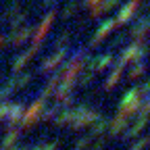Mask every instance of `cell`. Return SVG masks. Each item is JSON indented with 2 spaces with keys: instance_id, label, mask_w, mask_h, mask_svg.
<instances>
[{
  "instance_id": "6da1fadb",
  "label": "cell",
  "mask_w": 150,
  "mask_h": 150,
  "mask_svg": "<svg viewBox=\"0 0 150 150\" xmlns=\"http://www.w3.org/2000/svg\"><path fill=\"white\" fill-rule=\"evenodd\" d=\"M140 108V100H138V92L134 90V92H129L127 96L123 98V102H121V106H119V110H121V117H131L134 112Z\"/></svg>"
},
{
  "instance_id": "7a4b0ae2",
  "label": "cell",
  "mask_w": 150,
  "mask_h": 150,
  "mask_svg": "<svg viewBox=\"0 0 150 150\" xmlns=\"http://www.w3.org/2000/svg\"><path fill=\"white\" fill-rule=\"evenodd\" d=\"M71 117H75L73 119V127L75 129H81L83 125H88V123H92L94 119H96V115L90 112L88 108H79L77 112H71Z\"/></svg>"
},
{
  "instance_id": "3957f363",
  "label": "cell",
  "mask_w": 150,
  "mask_h": 150,
  "mask_svg": "<svg viewBox=\"0 0 150 150\" xmlns=\"http://www.w3.org/2000/svg\"><path fill=\"white\" fill-rule=\"evenodd\" d=\"M146 52H144V48L142 46H131V48H127L125 52H123V56H121V65H125V63H129L131 59H138V56H144Z\"/></svg>"
},
{
  "instance_id": "277c9868",
  "label": "cell",
  "mask_w": 150,
  "mask_h": 150,
  "mask_svg": "<svg viewBox=\"0 0 150 150\" xmlns=\"http://www.w3.org/2000/svg\"><path fill=\"white\" fill-rule=\"evenodd\" d=\"M138 4H140V0H131V2H129V4H127V6H125V8H123V11L119 13V15H117L119 19H117L115 23H125V21H129L131 13H134V11L138 8Z\"/></svg>"
},
{
  "instance_id": "5b68a950",
  "label": "cell",
  "mask_w": 150,
  "mask_h": 150,
  "mask_svg": "<svg viewBox=\"0 0 150 150\" xmlns=\"http://www.w3.org/2000/svg\"><path fill=\"white\" fill-rule=\"evenodd\" d=\"M44 106V100H38L31 108H29V112H27V117H25V127H29L31 123H35L38 121V115H40V108Z\"/></svg>"
},
{
  "instance_id": "8992f818",
  "label": "cell",
  "mask_w": 150,
  "mask_h": 150,
  "mask_svg": "<svg viewBox=\"0 0 150 150\" xmlns=\"http://www.w3.org/2000/svg\"><path fill=\"white\" fill-rule=\"evenodd\" d=\"M115 25H117V23L112 21V19H108V21H104V25H102V27H100V29L96 31V35H94V40H92V44H96L98 40H102V38H104V35H106V33H108V31H110L112 27H115Z\"/></svg>"
},
{
  "instance_id": "52a82bcc",
  "label": "cell",
  "mask_w": 150,
  "mask_h": 150,
  "mask_svg": "<svg viewBox=\"0 0 150 150\" xmlns=\"http://www.w3.org/2000/svg\"><path fill=\"white\" fill-rule=\"evenodd\" d=\"M52 19H54V15H52V13H50V15L44 19V25L40 27V31H38V35H35V44H38V42H40L42 38L46 35V31H48V27H50V23H52Z\"/></svg>"
},
{
  "instance_id": "ba28073f",
  "label": "cell",
  "mask_w": 150,
  "mask_h": 150,
  "mask_svg": "<svg viewBox=\"0 0 150 150\" xmlns=\"http://www.w3.org/2000/svg\"><path fill=\"white\" fill-rule=\"evenodd\" d=\"M121 71H123V65H117L115 71H112V75L106 79V88H112V86H115V81L119 79V75H121Z\"/></svg>"
},
{
  "instance_id": "9c48e42d",
  "label": "cell",
  "mask_w": 150,
  "mask_h": 150,
  "mask_svg": "<svg viewBox=\"0 0 150 150\" xmlns=\"http://www.w3.org/2000/svg\"><path fill=\"white\" fill-rule=\"evenodd\" d=\"M125 121H127V119L119 115V119H115V121H112V127H110V134H112V136H115V134H119V131H121V129L125 127Z\"/></svg>"
},
{
  "instance_id": "30bf717a",
  "label": "cell",
  "mask_w": 150,
  "mask_h": 150,
  "mask_svg": "<svg viewBox=\"0 0 150 150\" xmlns=\"http://www.w3.org/2000/svg\"><path fill=\"white\" fill-rule=\"evenodd\" d=\"M63 56H65V50H59V52H56V56H52V59H48V61L44 63V71H46L48 67L52 69V65H56V63H59V61L63 59Z\"/></svg>"
},
{
  "instance_id": "8fae6325",
  "label": "cell",
  "mask_w": 150,
  "mask_h": 150,
  "mask_svg": "<svg viewBox=\"0 0 150 150\" xmlns=\"http://www.w3.org/2000/svg\"><path fill=\"white\" fill-rule=\"evenodd\" d=\"M29 31H31V29H21V31H19V35H13V42H15V44H21L25 38L29 35Z\"/></svg>"
},
{
  "instance_id": "7c38bea8",
  "label": "cell",
  "mask_w": 150,
  "mask_h": 150,
  "mask_svg": "<svg viewBox=\"0 0 150 150\" xmlns=\"http://www.w3.org/2000/svg\"><path fill=\"white\" fill-rule=\"evenodd\" d=\"M17 136H19V131H8V136L4 138V142H2V146H4V148H8V146H11V144H13V142L17 140Z\"/></svg>"
},
{
  "instance_id": "4fadbf2b",
  "label": "cell",
  "mask_w": 150,
  "mask_h": 150,
  "mask_svg": "<svg viewBox=\"0 0 150 150\" xmlns=\"http://www.w3.org/2000/svg\"><path fill=\"white\" fill-rule=\"evenodd\" d=\"M142 71H144V63H138V65H136V69H131V73H129V79H136V77H140V75H142Z\"/></svg>"
},
{
  "instance_id": "5bb4252c",
  "label": "cell",
  "mask_w": 150,
  "mask_h": 150,
  "mask_svg": "<svg viewBox=\"0 0 150 150\" xmlns=\"http://www.w3.org/2000/svg\"><path fill=\"white\" fill-rule=\"evenodd\" d=\"M108 61H110V54H104V56H102V59H98L96 63H94V65H96V67H94V69H104V65H106Z\"/></svg>"
},
{
  "instance_id": "9a60e30c",
  "label": "cell",
  "mask_w": 150,
  "mask_h": 150,
  "mask_svg": "<svg viewBox=\"0 0 150 150\" xmlns=\"http://www.w3.org/2000/svg\"><path fill=\"white\" fill-rule=\"evenodd\" d=\"M148 112H150V98L142 104V108H140V117H144V119H146V117H148Z\"/></svg>"
},
{
  "instance_id": "2e32d148",
  "label": "cell",
  "mask_w": 150,
  "mask_h": 150,
  "mask_svg": "<svg viewBox=\"0 0 150 150\" xmlns=\"http://www.w3.org/2000/svg\"><path fill=\"white\" fill-rule=\"evenodd\" d=\"M21 112H23V106L13 108V117H11V121H19V119H21Z\"/></svg>"
},
{
  "instance_id": "e0dca14e",
  "label": "cell",
  "mask_w": 150,
  "mask_h": 150,
  "mask_svg": "<svg viewBox=\"0 0 150 150\" xmlns=\"http://www.w3.org/2000/svg\"><path fill=\"white\" fill-rule=\"evenodd\" d=\"M104 125H106V123L100 119V123H96V125H94V134H100V131L104 129Z\"/></svg>"
},
{
  "instance_id": "ac0fdd59",
  "label": "cell",
  "mask_w": 150,
  "mask_h": 150,
  "mask_svg": "<svg viewBox=\"0 0 150 150\" xmlns=\"http://www.w3.org/2000/svg\"><path fill=\"white\" fill-rule=\"evenodd\" d=\"M148 144H150L148 140H142L140 144H136V146H134V150H142V148H144V146H148Z\"/></svg>"
},
{
  "instance_id": "d6986e66",
  "label": "cell",
  "mask_w": 150,
  "mask_h": 150,
  "mask_svg": "<svg viewBox=\"0 0 150 150\" xmlns=\"http://www.w3.org/2000/svg\"><path fill=\"white\" fill-rule=\"evenodd\" d=\"M6 108H8V104H2V106H0V119L6 115Z\"/></svg>"
},
{
  "instance_id": "ffe728a7",
  "label": "cell",
  "mask_w": 150,
  "mask_h": 150,
  "mask_svg": "<svg viewBox=\"0 0 150 150\" xmlns=\"http://www.w3.org/2000/svg\"><path fill=\"white\" fill-rule=\"evenodd\" d=\"M98 2H102V0H88V4H90V6H94V4H98Z\"/></svg>"
},
{
  "instance_id": "44dd1931",
  "label": "cell",
  "mask_w": 150,
  "mask_h": 150,
  "mask_svg": "<svg viewBox=\"0 0 150 150\" xmlns=\"http://www.w3.org/2000/svg\"><path fill=\"white\" fill-rule=\"evenodd\" d=\"M144 90H146V92H150V79H148V83L144 86Z\"/></svg>"
},
{
  "instance_id": "7402d4cb",
  "label": "cell",
  "mask_w": 150,
  "mask_h": 150,
  "mask_svg": "<svg viewBox=\"0 0 150 150\" xmlns=\"http://www.w3.org/2000/svg\"><path fill=\"white\" fill-rule=\"evenodd\" d=\"M15 150H21V148H15Z\"/></svg>"
},
{
  "instance_id": "603a6c76",
  "label": "cell",
  "mask_w": 150,
  "mask_h": 150,
  "mask_svg": "<svg viewBox=\"0 0 150 150\" xmlns=\"http://www.w3.org/2000/svg\"><path fill=\"white\" fill-rule=\"evenodd\" d=\"M46 150H52V148H46Z\"/></svg>"
},
{
  "instance_id": "cb8c5ba5",
  "label": "cell",
  "mask_w": 150,
  "mask_h": 150,
  "mask_svg": "<svg viewBox=\"0 0 150 150\" xmlns=\"http://www.w3.org/2000/svg\"><path fill=\"white\" fill-rule=\"evenodd\" d=\"M0 44H2V40H0Z\"/></svg>"
},
{
  "instance_id": "d4e9b609",
  "label": "cell",
  "mask_w": 150,
  "mask_h": 150,
  "mask_svg": "<svg viewBox=\"0 0 150 150\" xmlns=\"http://www.w3.org/2000/svg\"><path fill=\"white\" fill-rule=\"evenodd\" d=\"M148 142H150V140H148Z\"/></svg>"
}]
</instances>
